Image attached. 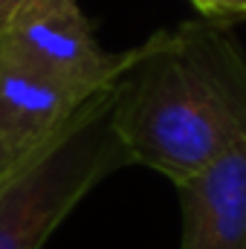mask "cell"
Returning <instances> with one entry per match:
<instances>
[{"instance_id":"3957f363","label":"cell","mask_w":246,"mask_h":249,"mask_svg":"<svg viewBox=\"0 0 246 249\" xmlns=\"http://www.w3.org/2000/svg\"><path fill=\"white\" fill-rule=\"evenodd\" d=\"M0 58L93 96L133 64L136 50L105 53L78 0H23L0 29Z\"/></svg>"},{"instance_id":"6da1fadb","label":"cell","mask_w":246,"mask_h":249,"mask_svg":"<svg viewBox=\"0 0 246 249\" xmlns=\"http://www.w3.org/2000/svg\"><path fill=\"white\" fill-rule=\"evenodd\" d=\"M113 127L130 162L191 180L246 142V53L209 20L157 32L116 81Z\"/></svg>"},{"instance_id":"277c9868","label":"cell","mask_w":246,"mask_h":249,"mask_svg":"<svg viewBox=\"0 0 246 249\" xmlns=\"http://www.w3.org/2000/svg\"><path fill=\"white\" fill-rule=\"evenodd\" d=\"M180 249H246V142L177 186Z\"/></svg>"},{"instance_id":"5b68a950","label":"cell","mask_w":246,"mask_h":249,"mask_svg":"<svg viewBox=\"0 0 246 249\" xmlns=\"http://www.w3.org/2000/svg\"><path fill=\"white\" fill-rule=\"evenodd\" d=\"M87 99L0 58V174L35 154Z\"/></svg>"},{"instance_id":"8992f818","label":"cell","mask_w":246,"mask_h":249,"mask_svg":"<svg viewBox=\"0 0 246 249\" xmlns=\"http://www.w3.org/2000/svg\"><path fill=\"white\" fill-rule=\"evenodd\" d=\"M209 18H235L246 15V0H191Z\"/></svg>"},{"instance_id":"7a4b0ae2","label":"cell","mask_w":246,"mask_h":249,"mask_svg":"<svg viewBox=\"0 0 246 249\" xmlns=\"http://www.w3.org/2000/svg\"><path fill=\"white\" fill-rule=\"evenodd\" d=\"M116 81L93 93L35 154L0 174V249H41L87 191L130 165L113 127Z\"/></svg>"},{"instance_id":"52a82bcc","label":"cell","mask_w":246,"mask_h":249,"mask_svg":"<svg viewBox=\"0 0 246 249\" xmlns=\"http://www.w3.org/2000/svg\"><path fill=\"white\" fill-rule=\"evenodd\" d=\"M23 0H0V29L12 20V15L18 12V6H20Z\"/></svg>"}]
</instances>
